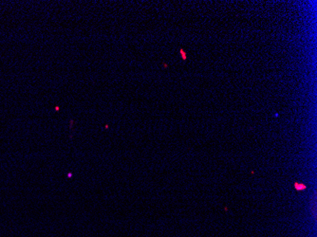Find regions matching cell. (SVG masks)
Listing matches in <instances>:
<instances>
[{
  "mask_svg": "<svg viewBox=\"0 0 317 237\" xmlns=\"http://www.w3.org/2000/svg\"><path fill=\"white\" fill-rule=\"evenodd\" d=\"M295 188H297V189H305V186H298L297 184H295Z\"/></svg>",
  "mask_w": 317,
  "mask_h": 237,
  "instance_id": "cell-1",
  "label": "cell"
}]
</instances>
